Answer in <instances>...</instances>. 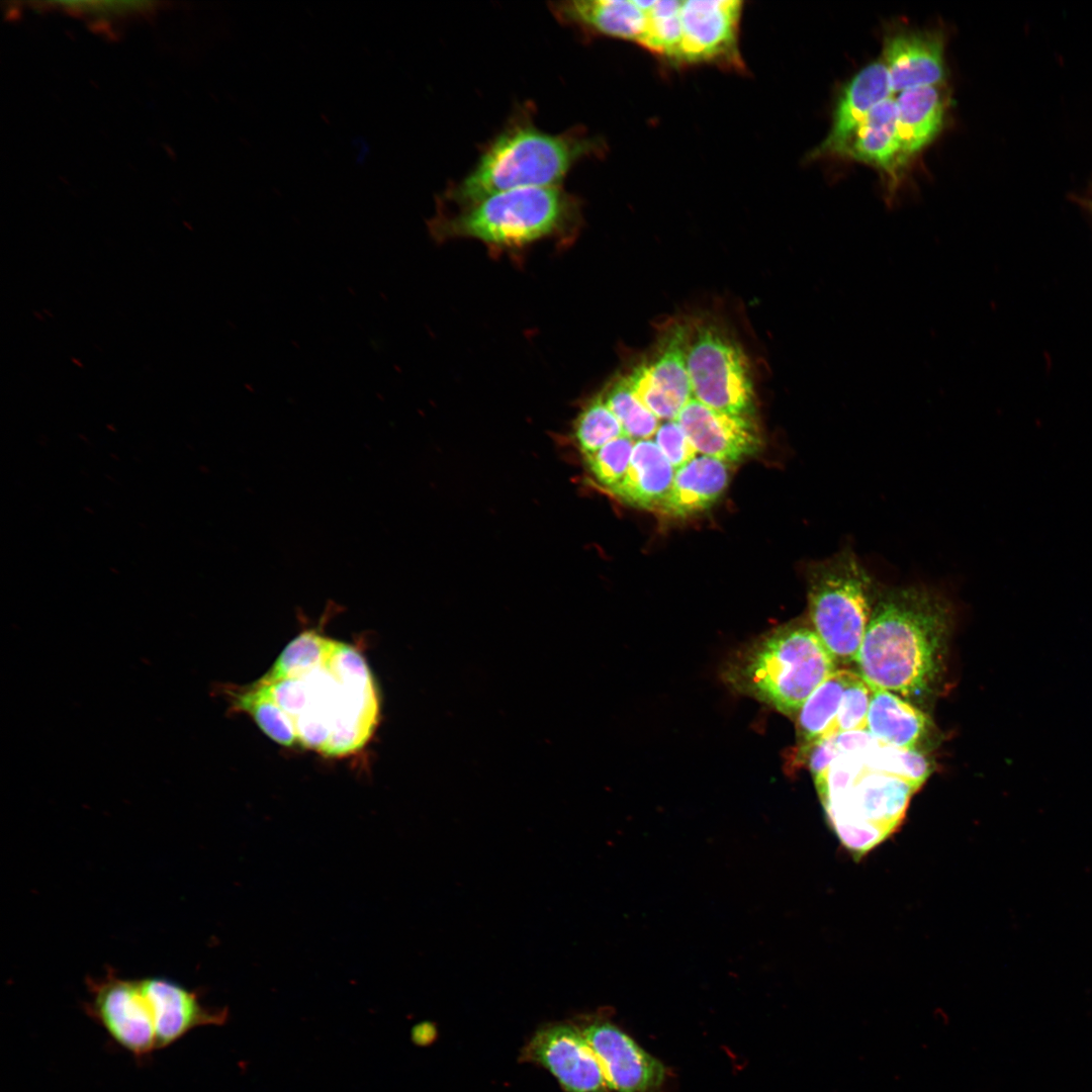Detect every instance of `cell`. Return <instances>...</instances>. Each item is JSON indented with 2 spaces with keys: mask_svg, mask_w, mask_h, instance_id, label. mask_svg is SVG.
Here are the masks:
<instances>
[{
  "mask_svg": "<svg viewBox=\"0 0 1092 1092\" xmlns=\"http://www.w3.org/2000/svg\"><path fill=\"white\" fill-rule=\"evenodd\" d=\"M897 119L896 99L890 97L879 103L854 130L840 156L871 165L897 181L905 166Z\"/></svg>",
  "mask_w": 1092,
  "mask_h": 1092,
  "instance_id": "19",
  "label": "cell"
},
{
  "mask_svg": "<svg viewBox=\"0 0 1092 1092\" xmlns=\"http://www.w3.org/2000/svg\"><path fill=\"white\" fill-rule=\"evenodd\" d=\"M144 990L151 1003L157 1048H166L189 1031L206 1025H221L228 1020L226 1008H210L193 990L164 978H143Z\"/></svg>",
  "mask_w": 1092,
  "mask_h": 1092,
  "instance_id": "15",
  "label": "cell"
},
{
  "mask_svg": "<svg viewBox=\"0 0 1092 1092\" xmlns=\"http://www.w3.org/2000/svg\"><path fill=\"white\" fill-rule=\"evenodd\" d=\"M603 396L621 423L625 436L636 442L655 435L660 420L634 394L625 375L613 381Z\"/></svg>",
  "mask_w": 1092,
  "mask_h": 1092,
  "instance_id": "28",
  "label": "cell"
},
{
  "mask_svg": "<svg viewBox=\"0 0 1092 1092\" xmlns=\"http://www.w3.org/2000/svg\"><path fill=\"white\" fill-rule=\"evenodd\" d=\"M335 642L315 630L303 631L285 646L271 668L257 682L270 685L305 673L327 658Z\"/></svg>",
  "mask_w": 1092,
  "mask_h": 1092,
  "instance_id": "26",
  "label": "cell"
},
{
  "mask_svg": "<svg viewBox=\"0 0 1092 1092\" xmlns=\"http://www.w3.org/2000/svg\"><path fill=\"white\" fill-rule=\"evenodd\" d=\"M647 4L648 0H565L551 2L549 9L562 24L639 44Z\"/></svg>",
  "mask_w": 1092,
  "mask_h": 1092,
  "instance_id": "17",
  "label": "cell"
},
{
  "mask_svg": "<svg viewBox=\"0 0 1092 1092\" xmlns=\"http://www.w3.org/2000/svg\"><path fill=\"white\" fill-rule=\"evenodd\" d=\"M622 436H625L622 425L606 403L603 393L582 407L574 424V439L583 457Z\"/></svg>",
  "mask_w": 1092,
  "mask_h": 1092,
  "instance_id": "29",
  "label": "cell"
},
{
  "mask_svg": "<svg viewBox=\"0 0 1092 1092\" xmlns=\"http://www.w3.org/2000/svg\"><path fill=\"white\" fill-rule=\"evenodd\" d=\"M615 1092H655L665 1079L663 1065L608 1020L593 1018L578 1026Z\"/></svg>",
  "mask_w": 1092,
  "mask_h": 1092,
  "instance_id": "12",
  "label": "cell"
},
{
  "mask_svg": "<svg viewBox=\"0 0 1092 1092\" xmlns=\"http://www.w3.org/2000/svg\"><path fill=\"white\" fill-rule=\"evenodd\" d=\"M603 150L601 140L581 128L560 133L540 129L524 109L486 143L475 165L447 187L443 199L463 208L509 190L560 186L577 163Z\"/></svg>",
  "mask_w": 1092,
  "mask_h": 1092,
  "instance_id": "3",
  "label": "cell"
},
{
  "mask_svg": "<svg viewBox=\"0 0 1092 1092\" xmlns=\"http://www.w3.org/2000/svg\"><path fill=\"white\" fill-rule=\"evenodd\" d=\"M687 366L693 397L716 411L752 416L754 391L747 358L718 327L691 332Z\"/></svg>",
  "mask_w": 1092,
  "mask_h": 1092,
  "instance_id": "8",
  "label": "cell"
},
{
  "mask_svg": "<svg viewBox=\"0 0 1092 1092\" xmlns=\"http://www.w3.org/2000/svg\"><path fill=\"white\" fill-rule=\"evenodd\" d=\"M224 694L232 710L249 714L259 728L278 744L291 746L297 741L291 719L264 685L255 681L242 688H226Z\"/></svg>",
  "mask_w": 1092,
  "mask_h": 1092,
  "instance_id": "25",
  "label": "cell"
},
{
  "mask_svg": "<svg viewBox=\"0 0 1092 1092\" xmlns=\"http://www.w3.org/2000/svg\"><path fill=\"white\" fill-rule=\"evenodd\" d=\"M674 474V467L653 440L636 441L623 480L610 491L631 506L656 509L668 493Z\"/></svg>",
  "mask_w": 1092,
  "mask_h": 1092,
  "instance_id": "22",
  "label": "cell"
},
{
  "mask_svg": "<svg viewBox=\"0 0 1092 1092\" xmlns=\"http://www.w3.org/2000/svg\"><path fill=\"white\" fill-rule=\"evenodd\" d=\"M691 332L680 323L670 326L652 360L646 362L654 384L678 414L693 398L687 366Z\"/></svg>",
  "mask_w": 1092,
  "mask_h": 1092,
  "instance_id": "23",
  "label": "cell"
},
{
  "mask_svg": "<svg viewBox=\"0 0 1092 1092\" xmlns=\"http://www.w3.org/2000/svg\"><path fill=\"white\" fill-rule=\"evenodd\" d=\"M931 728L926 714L889 691L874 689L867 730L882 743L919 751Z\"/></svg>",
  "mask_w": 1092,
  "mask_h": 1092,
  "instance_id": "21",
  "label": "cell"
},
{
  "mask_svg": "<svg viewBox=\"0 0 1092 1092\" xmlns=\"http://www.w3.org/2000/svg\"><path fill=\"white\" fill-rule=\"evenodd\" d=\"M743 2L688 0L680 6V41L676 64H715L743 69L739 27Z\"/></svg>",
  "mask_w": 1092,
  "mask_h": 1092,
  "instance_id": "10",
  "label": "cell"
},
{
  "mask_svg": "<svg viewBox=\"0 0 1092 1092\" xmlns=\"http://www.w3.org/2000/svg\"><path fill=\"white\" fill-rule=\"evenodd\" d=\"M874 689L857 673L845 689L836 716L837 732L867 729Z\"/></svg>",
  "mask_w": 1092,
  "mask_h": 1092,
  "instance_id": "33",
  "label": "cell"
},
{
  "mask_svg": "<svg viewBox=\"0 0 1092 1092\" xmlns=\"http://www.w3.org/2000/svg\"><path fill=\"white\" fill-rule=\"evenodd\" d=\"M809 616L837 663L855 661L880 588L845 547L808 567Z\"/></svg>",
  "mask_w": 1092,
  "mask_h": 1092,
  "instance_id": "6",
  "label": "cell"
},
{
  "mask_svg": "<svg viewBox=\"0 0 1092 1092\" xmlns=\"http://www.w3.org/2000/svg\"><path fill=\"white\" fill-rule=\"evenodd\" d=\"M730 477L728 462L697 455L675 470L671 487L656 508L673 518H685L711 507L726 489Z\"/></svg>",
  "mask_w": 1092,
  "mask_h": 1092,
  "instance_id": "18",
  "label": "cell"
},
{
  "mask_svg": "<svg viewBox=\"0 0 1092 1092\" xmlns=\"http://www.w3.org/2000/svg\"><path fill=\"white\" fill-rule=\"evenodd\" d=\"M85 1010L114 1042L143 1058L157 1048L154 1014L142 979H126L109 970L87 979Z\"/></svg>",
  "mask_w": 1092,
  "mask_h": 1092,
  "instance_id": "9",
  "label": "cell"
},
{
  "mask_svg": "<svg viewBox=\"0 0 1092 1092\" xmlns=\"http://www.w3.org/2000/svg\"><path fill=\"white\" fill-rule=\"evenodd\" d=\"M701 455L736 462L755 454L761 438L752 416L716 411L692 398L675 418Z\"/></svg>",
  "mask_w": 1092,
  "mask_h": 1092,
  "instance_id": "13",
  "label": "cell"
},
{
  "mask_svg": "<svg viewBox=\"0 0 1092 1092\" xmlns=\"http://www.w3.org/2000/svg\"><path fill=\"white\" fill-rule=\"evenodd\" d=\"M836 663L814 629L791 624L741 650L728 663L724 678L737 692L793 716L836 670Z\"/></svg>",
  "mask_w": 1092,
  "mask_h": 1092,
  "instance_id": "5",
  "label": "cell"
},
{
  "mask_svg": "<svg viewBox=\"0 0 1092 1092\" xmlns=\"http://www.w3.org/2000/svg\"><path fill=\"white\" fill-rule=\"evenodd\" d=\"M58 5L71 13L102 23L148 14L156 9L157 3L152 1H63Z\"/></svg>",
  "mask_w": 1092,
  "mask_h": 1092,
  "instance_id": "32",
  "label": "cell"
},
{
  "mask_svg": "<svg viewBox=\"0 0 1092 1092\" xmlns=\"http://www.w3.org/2000/svg\"><path fill=\"white\" fill-rule=\"evenodd\" d=\"M524 1059L547 1069L564 1092H608L602 1067L580 1028L551 1023L539 1028L523 1052Z\"/></svg>",
  "mask_w": 1092,
  "mask_h": 1092,
  "instance_id": "11",
  "label": "cell"
},
{
  "mask_svg": "<svg viewBox=\"0 0 1092 1092\" xmlns=\"http://www.w3.org/2000/svg\"><path fill=\"white\" fill-rule=\"evenodd\" d=\"M864 764L870 770L898 777L918 790L932 769L930 761L922 752L884 743L864 751Z\"/></svg>",
  "mask_w": 1092,
  "mask_h": 1092,
  "instance_id": "30",
  "label": "cell"
},
{
  "mask_svg": "<svg viewBox=\"0 0 1092 1092\" xmlns=\"http://www.w3.org/2000/svg\"><path fill=\"white\" fill-rule=\"evenodd\" d=\"M857 673L836 669L805 701L797 713L799 748L837 734L836 716L843 693Z\"/></svg>",
  "mask_w": 1092,
  "mask_h": 1092,
  "instance_id": "24",
  "label": "cell"
},
{
  "mask_svg": "<svg viewBox=\"0 0 1092 1092\" xmlns=\"http://www.w3.org/2000/svg\"><path fill=\"white\" fill-rule=\"evenodd\" d=\"M681 1H649L646 10V27L639 46L672 65L676 64L681 25Z\"/></svg>",
  "mask_w": 1092,
  "mask_h": 1092,
  "instance_id": "27",
  "label": "cell"
},
{
  "mask_svg": "<svg viewBox=\"0 0 1092 1092\" xmlns=\"http://www.w3.org/2000/svg\"><path fill=\"white\" fill-rule=\"evenodd\" d=\"M653 437V441L675 470L690 462L698 454L687 434L675 420L660 423Z\"/></svg>",
  "mask_w": 1092,
  "mask_h": 1092,
  "instance_id": "34",
  "label": "cell"
},
{
  "mask_svg": "<svg viewBox=\"0 0 1092 1092\" xmlns=\"http://www.w3.org/2000/svg\"><path fill=\"white\" fill-rule=\"evenodd\" d=\"M952 606L924 585L880 586L855 658L873 688L911 699L931 695L944 671Z\"/></svg>",
  "mask_w": 1092,
  "mask_h": 1092,
  "instance_id": "1",
  "label": "cell"
},
{
  "mask_svg": "<svg viewBox=\"0 0 1092 1092\" xmlns=\"http://www.w3.org/2000/svg\"><path fill=\"white\" fill-rule=\"evenodd\" d=\"M896 103L898 139L906 165L942 130L947 100L940 86H926L900 92Z\"/></svg>",
  "mask_w": 1092,
  "mask_h": 1092,
  "instance_id": "20",
  "label": "cell"
},
{
  "mask_svg": "<svg viewBox=\"0 0 1092 1092\" xmlns=\"http://www.w3.org/2000/svg\"><path fill=\"white\" fill-rule=\"evenodd\" d=\"M634 445V440L622 436L584 457L592 476L600 485L612 490L623 480Z\"/></svg>",
  "mask_w": 1092,
  "mask_h": 1092,
  "instance_id": "31",
  "label": "cell"
},
{
  "mask_svg": "<svg viewBox=\"0 0 1092 1092\" xmlns=\"http://www.w3.org/2000/svg\"><path fill=\"white\" fill-rule=\"evenodd\" d=\"M945 38L938 30L897 29L883 43V63L893 93L926 86H941L945 80Z\"/></svg>",
  "mask_w": 1092,
  "mask_h": 1092,
  "instance_id": "14",
  "label": "cell"
},
{
  "mask_svg": "<svg viewBox=\"0 0 1092 1092\" xmlns=\"http://www.w3.org/2000/svg\"><path fill=\"white\" fill-rule=\"evenodd\" d=\"M917 790L898 777L866 767L843 794L822 804L843 846L861 857L898 829Z\"/></svg>",
  "mask_w": 1092,
  "mask_h": 1092,
  "instance_id": "7",
  "label": "cell"
},
{
  "mask_svg": "<svg viewBox=\"0 0 1092 1092\" xmlns=\"http://www.w3.org/2000/svg\"><path fill=\"white\" fill-rule=\"evenodd\" d=\"M892 94L890 77L883 62L863 67L842 88L832 112L831 127L820 145L810 153V158L840 156L857 126Z\"/></svg>",
  "mask_w": 1092,
  "mask_h": 1092,
  "instance_id": "16",
  "label": "cell"
},
{
  "mask_svg": "<svg viewBox=\"0 0 1092 1092\" xmlns=\"http://www.w3.org/2000/svg\"><path fill=\"white\" fill-rule=\"evenodd\" d=\"M264 686L291 719L297 741L328 756L362 748L378 720L368 665L343 642L336 641L327 658L305 673Z\"/></svg>",
  "mask_w": 1092,
  "mask_h": 1092,
  "instance_id": "2",
  "label": "cell"
},
{
  "mask_svg": "<svg viewBox=\"0 0 1092 1092\" xmlns=\"http://www.w3.org/2000/svg\"><path fill=\"white\" fill-rule=\"evenodd\" d=\"M581 202L562 186L532 187L490 195L455 213L429 222L440 241L478 240L493 249H516L574 234L581 222Z\"/></svg>",
  "mask_w": 1092,
  "mask_h": 1092,
  "instance_id": "4",
  "label": "cell"
}]
</instances>
